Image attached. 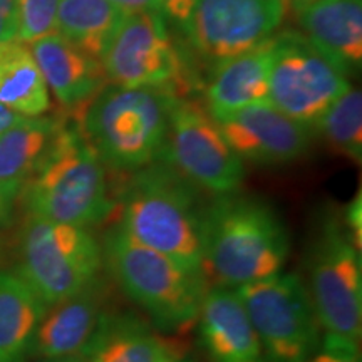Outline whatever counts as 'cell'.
<instances>
[{
  "mask_svg": "<svg viewBox=\"0 0 362 362\" xmlns=\"http://www.w3.org/2000/svg\"><path fill=\"white\" fill-rule=\"evenodd\" d=\"M206 205L200 188L166 161L131 173L119 194V221L131 237L193 270L205 272Z\"/></svg>",
  "mask_w": 362,
  "mask_h": 362,
  "instance_id": "6da1fadb",
  "label": "cell"
},
{
  "mask_svg": "<svg viewBox=\"0 0 362 362\" xmlns=\"http://www.w3.org/2000/svg\"><path fill=\"white\" fill-rule=\"evenodd\" d=\"M291 253L288 232L265 202L252 197L223 194L208 205L203 235L205 269L221 287L274 277Z\"/></svg>",
  "mask_w": 362,
  "mask_h": 362,
  "instance_id": "7a4b0ae2",
  "label": "cell"
},
{
  "mask_svg": "<svg viewBox=\"0 0 362 362\" xmlns=\"http://www.w3.org/2000/svg\"><path fill=\"white\" fill-rule=\"evenodd\" d=\"M101 250L104 269L155 325L181 330L197 322L208 291L205 272L144 245L117 223L104 235Z\"/></svg>",
  "mask_w": 362,
  "mask_h": 362,
  "instance_id": "3957f363",
  "label": "cell"
},
{
  "mask_svg": "<svg viewBox=\"0 0 362 362\" xmlns=\"http://www.w3.org/2000/svg\"><path fill=\"white\" fill-rule=\"evenodd\" d=\"M176 99L173 88L104 86L86 107L81 129L106 168L134 173L161 158Z\"/></svg>",
  "mask_w": 362,
  "mask_h": 362,
  "instance_id": "277c9868",
  "label": "cell"
},
{
  "mask_svg": "<svg viewBox=\"0 0 362 362\" xmlns=\"http://www.w3.org/2000/svg\"><path fill=\"white\" fill-rule=\"evenodd\" d=\"M19 197L29 215L83 228L103 223L115 210L106 166L81 126L62 124Z\"/></svg>",
  "mask_w": 362,
  "mask_h": 362,
  "instance_id": "5b68a950",
  "label": "cell"
},
{
  "mask_svg": "<svg viewBox=\"0 0 362 362\" xmlns=\"http://www.w3.org/2000/svg\"><path fill=\"white\" fill-rule=\"evenodd\" d=\"M101 269V243L88 228L27 216L16 272L45 304H57L83 291L99 279Z\"/></svg>",
  "mask_w": 362,
  "mask_h": 362,
  "instance_id": "8992f818",
  "label": "cell"
},
{
  "mask_svg": "<svg viewBox=\"0 0 362 362\" xmlns=\"http://www.w3.org/2000/svg\"><path fill=\"white\" fill-rule=\"evenodd\" d=\"M235 291L270 362H307L315 354L322 327L297 274L280 272Z\"/></svg>",
  "mask_w": 362,
  "mask_h": 362,
  "instance_id": "52a82bcc",
  "label": "cell"
},
{
  "mask_svg": "<svg viewBox=\"0 0 362 362\" xmlns=\"http://www.w3.org/2000/svg\"><path fill=\"white\" fill-rule=\"evenodd\" d=\"M309 293L325 337L359 346L362 334L361 250L344 221L327 218L309 252Z\"/></svg>",
  "mask_w": 362,
  "mask_h": 362,
  "instance_id": "ba28073f",
  "label": "cell"
},
{
  "mask_svg": "<svg viewBox=\"0 0 362 362\" xmlns=\"http://www.w3.org/2000/svg\"><path fill=\"white\" fill-rule=\"evenodd\" d=\"M351 89L347 74L296 30L275 35L269 101L314 131L332 103Z\"/></svg>",
  "mask_w": 362,
  "mask_h": 362,
  "instance_id": "9c48e42d",
  "label": "cell"
},
{
  "mask_svg": "<svg viewBox=\"0 0 362 362\" xmlns=\"http://www.w3.org/2000/svg\"><path fill=\"white\" fill-rule=\"evenodd\" d=\"M160 160L203 192L223 197L240 188L245 165L221 133L206 106L178 98Z\"/></svg>",
  "mask_w": 362,
  "mask_h": 362,
  "instance_id": "30bf717a",
  "label": "cell"
},
{
  "mask_svg": "<svg viewBox=\"0 0 362 362\" xmlns=\"http://www.w3.org/2000/svg\"><path fill=\"white\" fill-rule=\"evenodd\" d=\"M106 78L123 88H173L181 57L161 13L126 16L101 59Z\"/></svg>",
  "mask_w": 362,
  "mask_h": 362,
  "instance_id": "8fae6325",
  "label": "cell"
},
{
  "mask_svg": "<svg viewBox=\"0 0 362 362\" xmlns=\"http://www.w3.org/2000/svg\"><path fill=\"white\" fill-rule=\"evenodd\" d=\"M284 16V0H194L187 35L202 57L220 64L270 39Z\"/></svg>",
  "mask_w": 362,
  "mask_h": 362,
  "instance_id": "7c38bea8",
  "label": "cell"
},
{
  "mask_svg": "<svg viewBox=\"0 0 362 362\" xmlns=\"http://www.w3.org/2000/svg\"><path fill=\"white\" fill-rule=\"evenodd\" d=\"M215 121L240 160L264 166L287 165L302 158L314 133L270 101L215 117Z\"/></svg>",
  "mask_w": 362,
  "mask_h": 362,
  "instance_id": "4fadbf2b",
  "label": "cell"
},
{
  "mask_svg": "<svg viewBox=\"0 0 362 362\" xmlns=\"http://www.w3.org/2000/svg\"><path fill=\"white\" fill-rule=\"evenodd\" d=\"M302 35L347 76L362 64V0H292Z\"/></svg>",
  "mask_w": 362,
  "mask_h": 362,
  "instance_id": "5bb4252c",
  "label": "cell"
},
{
  "mask_svg": "<svg viewBox=\"0 0 362 362\" xmlns=\"http://www.w3.org/2000/svg\"><path fill=\"white\" fill-rule=\"evenodd\" d=\"M197 322L211 362H270L235 288H208Z\"/></svg>",
  "mask_w": 362,
  "mask_h": 362,
  "instance_id": "9a60e30c",
  "label": "cell"
},
{
  "mask_svg": "<svg viewBox=\"0 0 362 362\" xmlns=\"http://www.w3.org/2000/svg\"><path fill=\"white\" fill-rule=\"evenodd\" d=\"M29 44L45 84L64 106H83L106 86L103 62L61 34L44 35Z\"/></svg>",
  "mask_w": 362,
  "mask_h": 362,
  "instance_id": "2e32d148",
  "label": "cell"
},
{
  "mask_svg": "<svg viewBox=\"0 0 362 362\" xmlns=\"http://www.w3.org/2000/svg\"><path fill=\"white\" fill-rule=\"evenodd\" d=\"M104 292L96 279L83 291L47 307L35 332L33 356L54 359L79 354L106 314Z\"/></svg>",
  "mask_w": 362,
  "mask_h": 362,
  "instance_id": "e0dca14e",
  "label": "cell"
},
{
  "mask_svg": "<svg viewBox=\"0 0 362 362\" xmlns=\"http://www.w3.org/2000/svg\"><path fill=\"white\" fill-rule=\"evenodd\" d=\"M275 35L250 51L216 64L205 89L206 110L221 117L269 101V78Z\"/></svg>",
  "mask_w": 362,
  "mask_h": 362,
  "instance_id": "ac0fdd59",
  "label": "cell"
},
{
  "mask_svg": "<svg viewBox=\"0 0 362 362\" xmlns=\"http://www.w3.org/2000/svg\"><path fill=\"white\" fill-rule=\"evenodd\" d=\"M47 307L16 270H0V362L33 357L35 332Z\"/></svg>",
  "mask_w": 362,
  "mask_h": 362,
  "instance_id": "d6986e66",
  "label": "cell"
},
{
  "mask_svg": "<svg viewBox=\"0 0 362 362\" xmlns=\"http://www.w3.org/2000/svg\"><path fill=\"white\" fill-rule=\"evenodd\" d=\"M168 352L141 319L106 312L79 354L88 362H161Z\"/></svg>",
  "mask_w": 362,
  "mask_h": 362,
  "instance_id": "ffe728a7",
  "label": "cell"
},
{
  "mask_svg": "<svg viewBox=\"0 0 362 362\" xmlns=\"http://www.w3.org/2000/svg\"><path fill=\"white\" fill-rule=\"evenodd\" d=\"M54 117H24L0 134V185L19 197L62 128Z\"/></svg>",
  "mask_w": 362,
  "mask_h": 362,
  "instance_id": "44dd1931",
  "label": "cell"
},
{
  "mask_svg": "<svg viewBox=\"0 0 362 362\" xmlns=\"http://www.w3.org/2000/svg\"><path fill=\"white\" fill-rule=\"evenodd\" d=\"M0 103L29 117L49 107L47 84L30 47L19 39L0 44Z\"/></svg>",
  "mask_w": 362,
  "mask_h": 362,
  "instance_id": "7402d4cb",
  "label": "cell"
},
{
  "mask_svg": "<svg viewBox=\"0 0 362 362\" xmlns=\"http://www.w3.org/2000/svg\"><path fill=\"white\" fill-rule=\"evenodd\" d=\"M124 17L110 0H61L56 30L81 51L101 61Z\"/></svg>",
  "mask_w": 362,
  "mask_h": 362,
  "instance_id": "603a6c76",
  "label": "cell"
},
{
  "mask_svg": "<svg viewBox=\"0 0 362 362\" xmlns=\"http://www.w3.org/2000/svg\"><path fill=\"white\" fill-rule=\"evenodd\" d=\"M315 129L325 136L329 144L352 161L362 158V94L349 89L324 112Z\"/></svg>",
  "mask_w": 362,
  "mask_h": 362,
  "instance_id": "cb8c5ba5",
  "label": "cell"
},
{
  "mask_svg": "<svg viewBox=\"0 0 362 362\" xmlns=\"http://www.w3.org/2000/svg\"><path fill=\"white\" fill-rule=\"evenodd\" d=\"M61 0H17L19 6V39L34 42L56 33L57 8Z\"/></svg>",
  "mask_w": 362,
  "mask_h": 362,
  "instance_id": "d4e9b609",
  "label": "cell"
},
{
  "mask_svg": "<svg viewBox=\"0 0 362 362\" xmlns=\"http://www.w3.org/2000/svg\"><path fill=\"white\" fill-rule=\"evenodd\" d=\"M307 362H361L359 346L352 342L324 337L322 347H319Z\"/></svg>",
  "mask_w": 362,
  "mask_h": 362,
  "instance_id": "484cf974",
  "label": "cell"
},
{
  "mask_svg": "<svg viewBox=\"0 0 362 362\" xmlns=\"http://www.w3.org/2000/svg\"><path fill=\"white\" fill-rule=\"evenodd\" d=\"M158 6H160L163 19H168L187 33L189 19H192L194 0H158Z\"/></svg>",
  "mask_w": 362,
  "mask_h": 362,
  "instance_id": "4316f807",
  "label": "cell"
},
{
  "mask_svg": "<svg viewBox=\"0 0 362 362\" xmlns=\"http://www.w3.org/2000/svg\"><path fill=\"white\" fill-rule=\"evenodd\" d=\"M19 39L17 0H0V44Z\"/></svg>",
  "mask_w": 362,
  "mask_h": 362,
  "instance_id": "83f0119b",
  "label": "cell"
},
{
  "mask_svg": "<svg viewBox=\"0 0 362 362\" xmlns=\"http://www.w3.org/2000/svg\"><path fill=\"white\" fill-rule=\"evenodd\" d=\"M344 226H346L347 235H349L351 242L354 243L357 250H361L362 245V202L361 193L349 203L346 215H344Z\"/></svg>",
  "mask_w": 362,
  "mask_h": 362,
  "instance_id": "f1b7e54d",
  "label": "cell"
},
{
  "mask_svg": "<svg viewBox=\"0 0 362 362\" xmlns=\"http://www.w3.org/2000/svg\"><path fill=\"white\" fill-rule=\"evenodd\" d=\"M111 4L119 8L124 16H131V13H144V12H160V6L158 0H110Z\"/></svg>",
  "mask_w": 362,
  "mask_h": 362,
  "instance_id": "f546056e",
  "label": "cell"
},
{
  "mask_svg": "<svg viewBox=\"0 0 362 362\" xmlns=\"http://www.w3.org/2000/svg\"><path fill=\"white\" fill-rule=\"evenodd\" d=\"M17 200V194H13L12 192L0 185V228L7 226L12 220V214H13V203Z\"/></svg>",
  "mask_w": 362,
  "mask_h": 362,
  "instance_id": "4dcf8cb0",
  "label": "cell"
},
{
  "mask_svg": "<svg viewBox=\"0 0 362 362\" xmlns=\"http://www.w3.org/2000/svg\"><path fill=\"white\" fill-rule=\"evenodd\" d=\"M25 116L19 115L17 111L11 110V107H7L6 104L0 103V134L6 133L8 128H12V126H16L19 121L24 119Z\"/></svg>",
  "mask_w": 362,
  "mask_h": 362,
  "instance_id": "1f68e13d",
  "label": "cell"
},
{
  "mask_svg": "<svg viewBox=\"0 0 362 362\" xmlns=\"http://www.w3.org/2000/svg\"><path fill=\"white\" fill-rule=\"evenodd\" d=\"M40 362H88L83 354H72L64 357H54V359H40Z\"/></svg>",
  "mask_w": 362,
  "mask_h": 362,
  "instance_id": "d6a6232c",
  "label": "cell"
},
{
  "mask_svg": "<svg viewBox=\"0 0 362 362\" xmlns=\"http://www.w3.org/2000/svg\"><path fill=\"white\" fill-rule=\"evenodd\" d=\"M161 362H192L189 359H185V357H178V356H175L173 352H168V354H166V357L165 359H163Z\"/></svg>",
  "mask_w": 362,
  "mask_h": 362,
  "instance_id": "836d02e7",
  "label": "cell"
},
{
  "mask_svg": "<svg viewBox=\"0 0 362 362\" xmlns=\"http://www.w3.org/2000/svg\"><path fill=\"white\" fill-rule=\"evenodd\" d=\"M291 2H292V0H291Z\"/></svg>",
  "mask_w": 362,
  "mask_h": 362,
  "instance_id": "e575fe53",
  "label": "cell"
}]
</instances>
